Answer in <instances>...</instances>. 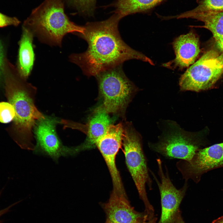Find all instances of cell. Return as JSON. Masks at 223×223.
Segmentation results:
<instances>
[{
  "instance_id": "cell-26",
  "label": "cell",
  "mask_w": 223,
  "mask_h": 223,
  "mask_svg": "<svg viewBox=\"0 0 223 223\" xmlns=\"http://www.w3.org/2000/svg\"><path fill=\"white\" fill-rule=\"evenodd\" d=\"M174 223H185L180 215H178Z\"/></svg>"
},
{
  "instance_id": "cell-28",
  "label": "cell",
  "mask_w": 223,
  "mask_h": 223,
  "mask_svg": "<svg viewBox=\"0 0 223 223\" xmlns=\"http://www.w3.org/2000/svg\"><path fill=\"white\" fill-rule=\"evenodd\" d=\"M154 220H152L150 221L149 223H155V221Z\"/></svg>"
},
{
  "instance_id": "cell-18",
  "label": "cell",
  "mask_w": 223,
  "mask_h": 223,
  "mask_svg": "<svg viewBox=\"0 0 223 223\" xmlns=\"http://www.w3.org/2000/svg\"><path fill=\"white\" fill-rule=\"evenodd\" d=\"M198 6L189 11L192 13L223 12V0H198Z\"/></svg>"
},
{
  "instance_id": "cell-7",
  "label": "cell",
  "mask_w": 223,
  "mask_h": 223,
  "mask_svg": "<svg viewBox=\"0 0 223 223\" xmlns=\"http://www.w3.org/2000/svg\"><path fill=\"white\" fill-rule=\"evenodd\" d=\"M168 124L167 131L157 142L149 143L150 148L167 159L190 160L203 145L201 133L185 131L173 122Z\"/></svg>"
},
{
  "instance_id": "cell-19",
  "label": "cell",
  "mask_w": 223,
  "mask_h": 223,
  "mask_svg": "<svg viewBox=\"0 0 223 223\" xmlns=\"http://www.w3.org/2000/svg\"><path fill=\"white\" fill-rule=\"evenodd\" d=\"M15 116L13 106L9 102H0V122L7 123L13 120Z\"/></svg>"
},
{
  "instance_id": "cell-21",
  "label": "cell",
  "mask_w": 223,
  "mask_h": 223,
  "mask_svg": "<svg viewBox=\"0 0 223 223\" xmlns=\"http://www.w3.org/2000/svg\"><path fill=\"white\" fill-rule=\"evenodd\" d=\"M20 23V21L17 18L9 17L0 12V27L11 25L17 26Z\"/></svg>"
},
{
  "instance_id": "cell-27",
  "label": "cell",
  "mask_w": 223,
  "mask_h": 223,
  "mask_svg": "<svg viewBox=\"0 0 223 223\" xmlns=\"http://www.w3.org/2000/svg\"><path fill=\"white\" fill-rule=\"evenodd\" d=\"M147 218V215H145L144 216V219L142 223H146V221Z\"/></svg>"
},
{
  "instance_id": "cell-20",
  "label": "cell",
  "mask_w": 223,
  "mask_h": 223,
  "mask_svg": "<svg viewBox=\"0 0 223 223\" xmlns=\"http://www.w3.org/2000/svg\"><path fill=\"white\" fill-rule=\"evenodd\" d=\"M77 8L82 13L92 15L95 7L96 0H72Z\"/></svg>"
},
{
  "instance_id": "cell-16",
  "label": "cell",
  "mask_w": 223,
  "mask_h": 223,
  "mask_svg": "<svg viewBox=\"0 0 223 223\" xmlns=\"http://www.w3.org/2000/svg\"><path fill=\"white\" fill-rule=\"evenodd\" d=\"M177 19L190 18L203 22L201 27L209 30L216 39L223 37V12L209 13H192L189 11L175 16Z\"/></svg>"
},
{
  "instance_id": "cell-10",
  "label": "cell",
  "mask_w": 223,
  "mask_h": 223,
  "mask_svg": "<svg viewBox=\"0 0 223 223\" xmlns=\"http://www.w3.org/2000/svg\"><path fill=\"white\" fill-rule=\"evenodd\" d=\"M108 113L101 106L95 109L85 125L70 120L62 119L59 123L64 128H70L84 132L86 135L85 141L80 145L72 147L73 155L79 152L96 147L98 141L106 133L112 124V120Z\"/></svg>"
},
{
  "instance_id": "cell-13",
  "label": "cell",
  "mask_w": 223,
  "mask_h": 223,
  "mask_svg": "<svg viewBox=\"0 0 223 223\" xmlns=\"http://www.w3.org/2000/svg\"><path fill=\"white\" fill-rule=\"evenodd\" d=\"M173 46L175 58L163 65L172 69L182 70L192 65L200 52L199 37L193 30L177 37Z\"/></svg>"
},
{
  "instance_id": "cell-6",
  "label": "cell",
  "mask_w": 223,
  "mask_h": 223,
  "mask_svg": "<svg viewBox=\"0 0 223 223\" xmlns=\"http://www.w3.org/2000/svg\"><path fill=\"white\" fill-rule=\"evenodd\" d=\"M122 146L126 164L147 212L153 211L148 199L146 190L147 185L152 190V181L150 177L146 159L139 134L129 124L124 126Z\"/></svg>"
},
{
  "instance_id": "cell-14",
  "label": "cell",
  "mask_w": 223,
  "mask_h": 223,
  "mask_svg": "<svg viewBox=\"0 0 223 223\" xmlns=\"http://www.w3.org/2000/svg\"><path fill=\"white\" fill-rule=\"evenodd\" d=\"M107 216L105 223H142L144 216L131 206L126 194L113 190L104 206Z\"/></svg>"
},
{
  "instance_id": "cell-1",
  "label": "cell",
  "mask_w": 223,
  "mask_h": 223,
  "mask_svg": "<svg viewBox=\"0 0 223 223\" xmlns=\"http://www.w3.org/2000/svg\"><path fill=\"white\" fill-rule=\"evenodd\" d=\"M122 18L115 13L106 20L88 22L84 26L83 32L76 34L86 42L88 48L82 53L71 54L69 60L78 65L84 75L95 77L130 59L154 65L150 59L131 48L122 39L118 29Z\"/></svg>"
},
{
  "instance_id": "cell-5",
  "label": "cell",
  "mask_w": 223,
  "mask_h": 223,
  "mask_svg": "<svg viewBox=\"0 0 223 223\" xmlns=\"http://www.w3.org/2000/svg\"><path fill=\"white\" fill-rule=\"evenodd\" d=\"M223 75V55L216 48L206 50L180 77L181 91L199 92L213 88Z\"/></svg>"
},
{
  "instance_id": "cell-9",
  "label": "cell",
  "mask_w": 223,
  "mask_h": 223,
  "mask_svg": "<svg viewBox=\"0 0 223 223\" xmlns=\"http://www.w3.org/2000/svg\"><path fill=\"white\" fill-rule=\"evenodd\" d=\"M157 162L160 181L152 172H150L157 184L160 195L161 214L158 223H174L179 215V206L188 187L187 181H185L182 188L177 189L170 178L166 166L164 173L161 160L157 159Z\"/></svg>"
},
{
  "instance_id": "cell-4",
  "label": "cell",
  "mask_w": 223,
  "mask_h": 223,
  "mask_svg": "<svg viewBox=\"0 0 223 223\" xmlns=\"http://www.w3.org/2000/svg\"><path fill=\"white\" fill-rule=\"evenodd\" d=\"M101 105L108 113L123 116L138 90L125 74L122 65L103 71L95 76Z\"/></svg>"
},
{
  "instance_id": "cell-24",
  "label": "cell",
  "mask_w": 223,
  "mask_h": 223,
  "mask_svg": "<svg viewBox=\"0 0 223 223\" xmlns=\"http://www.w3.org/2000/svg\"><path fill=\"white\" fill-rule=\"evenodd\" d=\"M1 191L0 192V195L1 194ZM14 204H15V203H14V204H13L9 206L7 208L0 210V217L5 213H6L8 212L9 211L10 208H11L13 205H14ZM0 223H2V221H0Z\"/></svg>"
},
{
  "instance_id": "cell-12",
  "label": "cell",
  "mask_w": 223,
  "mask_h": 223,
  "mask_svg": "<svg viewBox=\"0 0 223 223\" xmlns=\"http://www.w3.org/2000/svg\"><path fill=\"white\" fill-rule=\"evenodd\" d=\"M57 120L45 117L37 121L34 127L37 141L34 153L49 156L57 161L61 156H72L71 147L63 145L56 133Z\"/></svg>"
},
{
  "instance_id": "cell-22",
  "label": "cell",
  "mask_w": 223,
  "mask_h": 223,
  "mask_svg": "<svg viewBox=\"0 0 223 223\" xmlns=\"http://www.w3.org/2000/svg\"><path fill=\"white\" fill-rule=\"evenodd\" d=\"M4 63L3 47L0 41V79L5 74V68Z\"/></svg>"
},
{
  "instance_id": "cell-2",
  "label": "cell",
  "mask_w": 223,
  "mask_h": 223,
  "mask_svg": "<svg viewBox=\"0 0 223 223\" xmlns=\"http://www.w3.org/2000/svg\"><path fill=\"white\" fill-rule=\"evenodd\" d=\"M15 74L5 70L6 95L15 112L13 120L15 140L21 148L34 150L33 129L37 121L45 117L35 104L36 87L26 82L18 73Z\"/></svg>"
},
{
  "instance_id": "cell-11",
  "label": "cell",
  "mask_w": 223,
  "mask_h": 223,
  "mask_svg": "<svg viewBox=\"0 0 223 223\" xmlns=\"http://www.w3.org/2000/svg\"><path fill=\"white\" fill-rule=\"evenodd\" d=\"M124 126L121 123L111 125L97 142L96 147L102 155L112 179L113 190L126 194L116 164V156L122 145Z\"/></svg>"
},
{
  "instance_id": "cell-8",
  "label": "cell",
  "mask_w": 223,
  "mask_h": 223,
  "mask_svg": "<svg viewBox=\"0 0 223 223\" xmlns=\"http://www.w3.org/2000/svg\"><path fill=\"white\" fill-rule=\"evenodd\" d=\"M176 166L185 181L191 179L197 183L204 173L223 167V142L200 148L190 160H181Z\"/></svg>"
},
{
  "instance_id": "cell-15",
  "label": "cell",
  "mask_w": 223,
  "mask_h": 223,
  "mask_svg": "<svg viewBox=\"0 0 223 223\" xmlns=\"http://www.w3.org/2000/svg\"><path fill=\"white\" fill-rule=\"evenodd\" d=\"M34 37L30 30L23 26L22 34L19 42L17 71L20 76L25 80L31 73L35 59Z\"/></svg>"
},
{
  "instance_id": "cell-3",
  "label": "cell",
  "mask_w": 223,
  "mask_h": 223,
  "mask_svg": "<svg viewBox=\"0 0 223 223\" xmlns=\"http://www.w3.org/2000/svg\"><path fill=\"white\" fill-rule=\"evenodd\" d=\"M23 26L41 42L59 47L66 34L82 33L84 30V26L72 22L65 14L63 0H45L33 10Z\"/></svg>"
},
{
  "instance_id": "cell-17",
  "label": "cell",
  "mask_w": 223,
  "mask_h": 223,
  "mask_svg": "<svg viewBox=\"0 0 223 223\" xmlns=\"http://www.w3.org/2000/svg\"><path fill=\"white\" fill-rule=\"evenodd\" d=\"M164 0H117L114 5L115 12L122 18L131 14L146 11Z\"/></svg>"
},
{
  "instance_id": "cell-23",
  "label": "cell",
  "mask_w": 223,
  "mask_h": 223,
  "mask_svg": "<svg viewBox=\"0 0 223 223\" xmlns=\"http://www.w3.org/2000/svg\"><path fill=\"white\" fill-rule=\"evenodd\" d=\"M214 40L216 48L223 55V37Z\"/></svg>"
},
{
  "instance_id": "cell-25",
  "label": "cell",
  "mask_w": 223,
  "mask_h": 223,
  "mask_svg": "<svg viewBox=\"0 0 223 223\" xmlns=\"http://www.w3.org/2000/svg\"><path fill=\"white\" fill-rule=\"evenodd\" d=\"M212 223H223V216L219 217L213 221Z\"/></svg>"
}]
</instances>
